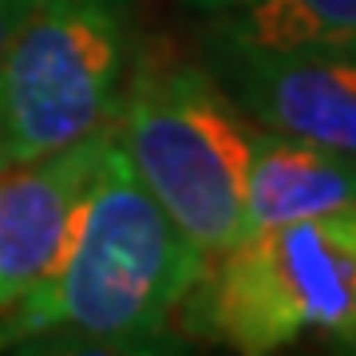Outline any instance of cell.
<instances>
[{
  "label": "cell",
  "mask_w": 356,
  "mask_h": 356,
  "mask_svg": "<svg viewBox=\"0 0 356 356\" xmlns=\"http://www.w3.org/2000/svg\"><path fill=\"white\" fill-rule=\"evenodd\" d=\"M0 166H8V154H4V151H0Z\"/></svg>",
  "instance_id": "11"
},
{
  "label": "cell",
  "mask_w": 356,
  "mask_h": 356,
  "mask_svg": "<svg viewBox=\"0 0 356 356\" xmlns=\"http://www.w3.org/2000/svg\"><path fill=\"white\" fill-rule=\"evenodd\" d=\"M194 32L254 44H356V0H178Z\"/></svg>",
  "instance_id": "8"
},
{
  "label": "cell",
  "mask_w": 356,
  "mask_h": 356,
  "mask_svg": "<svg viewBox=\"0 0 356 356\" xmlns=\"http://www.w3.org/2000/svg\"><path fill=\"white\" fill-rule=\"evenodd\" d=\"M111 123L143 186L206 257L242 238L254 119L194 51H182L170 36H139Z\"/></svg>",
  "instance_id": "2"
},
{
  "label": "cell",
  "mask_w": 356,
  "mask_h": 356,
  "mask_svg": "<svg viewBox=\"0 0 356 356\" xmlns=\"http://www.w3.org/2000/svg\"><path fill=\"white\" fill-rule=\"evenodd\" d=\"M356 325V202L245 234L206 261L178 309V337L269 356Z\"/></svg>",
  "instance_id": "3"
},
{
  "label": "cell",
  "mask_w": 356,
  "mask_h": 356,
  "mask_svg": "<svg viewBox=\"0 0 356 356\" xmlns=\"http://www.w3.org/2000/svg\"><path fill=\"white\" fill-rule=\"evenodd\" d=\"M194 56L257 127L356 154V44H254L194 32Z\"/></svg>",
  "instance_id": "5"
},
{
  "label": "cell",
  "mask_w": 356,
  "mask_h": 356,
  "mask_svg": "<svg viewBox=\"0 0 356 356\" xmlns=\"http://www.w3.org/2000/svg\"><path fill=\"white\" fill-rule=\"evenodd\" d=\"M206 261L111 135L60 266L0 313V353H159Z\"/></svg>",
  "instance_id": "1"
},
{
  "label": "cell",
  "mask_w": 356,
  "mask_h": 356,
  "mask_svg": "<svg viewBox=\"0 0 356 356\" xmlns=\"http://www.w3.org/2000/svg\"><path fill=\"white\" fill-rule=\"evenodd\" d=\"M28 4H32V0H0V48L8 44V36L16 32V24L24 20Z\"/></svg>",
  "instance_id": "9"
},
{
  "label": "cell",
  "mask_w": 356,
  "mask_h": 356,
  "mask_svg": "<svg viewBox=\"0 0 356 356\" xmlns=\"http://www.w3.org/2000/svg\"><path fill=\"white\" fill-rule=\"evenodd\" d=\"M356 202V154L257 127L242 178V238Z\"/></svg>",
  "instance_id": "7"
},
{
  "label": "cell",
  "mask_w": 356,
  "mask_h": 356,
  "mask_svg": "<svg viewBox=\"0 0 356 356\" xmlns=\"http://www.w3.org/2000/svg\"><path fill=\"white\" fill-rule=\"evenodd\" d=\"M115 123L36 159L0 166V313L36 289L76 238Z\"/></svg>",
  "instance_id": "6"
},
{
  "label": "cell",
  "mask_w": 356,
  "mask_h": 356,
  "mask_svg": "<svg viewBox=\"0 0 356 356\" xmlns=\"http://www.w3.org/2000/svg\"><path fill=\"white\" fill-rule=\"evenodd\" d=\"M329 348H337V353H353L356 356V325L344 337H337V341H329Z\"/></svg>",
  "instance_id": "10"
},
{
  "label": "cell",
  "mask_w": 356,
  "mask_h": 356,
  "mask_svg": "<svg viewBox=\"0 0 356 356\" xmlns=\"http://www.w3.org/2000/svg\"><path fill=\"white\" fill-rule=\"evenodd\" d=\"M139 36L135 0H32L0 48V151L8 163L103 127Z\"/></svg>",
  "instance_id": "4"
}]
</instances>
